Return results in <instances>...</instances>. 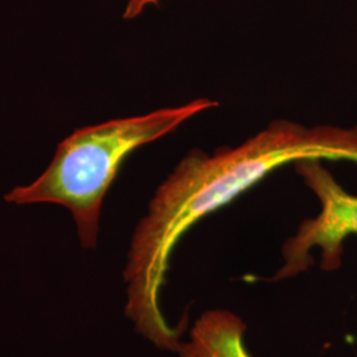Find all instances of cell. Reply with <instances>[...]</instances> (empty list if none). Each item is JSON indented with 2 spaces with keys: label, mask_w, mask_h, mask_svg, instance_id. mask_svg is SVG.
<instances>
[{
  "label": "cell",
  "mask_w": 357,
  "mask_h": 357,
  "mask_svg": "<svg viewBox=\"0 0 357 357\" xmlns=\"http://www.w3.org/2000/svg\"><path fill=\"white\" fill-rule=\"evenodd\" d=\"M246 324L225 308L203 312L192 326L187 340H181L180 357H253L245 344Z\"/></svg>",
  "instance_id": "cell-4"
},
{
  "label": "cell",
  "mask_w": 357,
  "mask_h": 357,
  "mask_svg": "<svg viewBox=\"0 0 357 357\" xmlns=\"http://www.w3.org/2000/svg\"><path fill=\"white\" fill-rule=\"evenodd\" d=\"M216 106L217 101L199 98L176 107L79 128L60 143L54 159L36 181L15 188L6 200L15 204L63 205L76 221L81 245L94 249L103 199L123 160L138 147Z\"/></svg>",
  "instance_id": "cell-2"
},
{
  "label": "cell",
  "mask_w": 357,
  "mask_h": 357,
  "mask_svg": "<svg viewBox=\"0 0 357 357\" xmlns=\"http://www.w3.org/2000/svg\"><path fill=\"white\" fill-rule=\"evenodd\" d=\"M320 159H303L294 163L319 200V213L303 220L295 234L282 245V266L268 278L280 282L298 277L315 262L312 249L321 250L320 268L327 273L342 268L345 240L357 236V195L345 191Z\"/></svg>",
  "instance_id": "cell-3"
},
{
  "label": "cell",
  "mask_w": 357,
  "mask_h": 357,
  "mask_svg": "<svg viewBox=\"0 0 357 357\" xmlns=\"http://www.w3.org/2000/svg\"><path fill=\"white\" fill-rule=\"evenodd\" d=\"M303 159L357 166V126H305L278 119L236 147L192 150L159 185L135 228L123 271L126 317L155 347L176 352L185 326L172 327L160 308L175 246L200 220L230 204L273 171Z\"/></svg>",
  "instance_id": "cell-1"
},
{
  "label": "cell",
  "mask_w": 357,
  "mask_h": 357,
  "mask_svg": "<svg viewBox=\"0 0 357 357\" xmlns=\"http://www.w3.org/2000/svg\"><path fill=\"white\" fill-rule=\"evenodd\" d=\"M159 0H128V7L125 11V19H132L143 13L147 6L156 4Z\"/></svg>",
  "instance_id": "cell-5"
}]
</instances>
